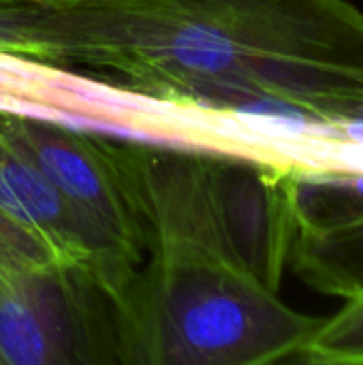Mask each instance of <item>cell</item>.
<instances>
[{
	"label": "cell",
	"mask_w": 363,
	"mask_h": 365,
	"mask_svg": "<svg viewBox=\"0 0 363 365\" xmlns=\"http://www.w3.org/2000/svg\"><path fill=\"white\" fill-rule=\"evenodd\" d=\"M297 361L310 365H363V293L344 299V306L321 327Z\"/></svg>",
	"instance_id": "cell-8"
},
{
	"label": "cell",
	"mask_w": 363,
	"mask_h": 365,
	"mask_svg": "<svg viewBox=\"0 0 363 365\" xmlns=\"http://www.w3.org/2000/svg\"><path fill=\"white\" fill-rule=\"evenodd\" d=\"M88 364H120L107 295L0 244V365Z\"/></svg>",
	"instance_id": "cell-3"
},
{
	"label": "cell",
	"mask_w": 363,
	"mask_h": 365,
	"mask_svg": "<svg viewBox=\"0 0 363 365\" xmlns=\"http://www.w3.org/2000/svg\"><path fill=\"white\" fill-rule=\"evenodd\" d=\"M0 220L30 242L49 265L88 276L107 295L103 261L90 231L2 122Z\"/></svg>",
	"instance_id": "cell-5"
},
{
	"label": "cell",
	"mask_w": 363,
	"mask_h": 365,
	"mask_svg": "<svg viewBox=\"0 0 363 365\" xmlns=\"http://www.w3.org/2000/svg\"><path fill=\"white\" fill-rule=\"evenodd\" d=\"M297 233H327L363 225V171L291 169Z\"/></svg>",
	"instance_id": "cell-7"
},
{
	"label": "cell",
	"mask_w": 363,
	"mask_h": 365,
	"mask_svg": "<svg viewBox=\"0 0 363 365\" xmlns=\"http://www.w3.org/2000/svg\"><path fill=\"white\" fill-rule=\"evenodd\" d=\"M289 267L310 289L351 299L363 293V225L297 233L289 252Z\"/></svg>",
	"instance_id": "cell-6"
},
{
	"label": "cell",
	"mask_w": 363,
	"mask_h": 365,
	"mask_svg": "<svg viewBox=\"0 0 363 365\" xmlns=\"http://www.w3.org/2000/svg\"><path fill=\"white\" fill-rule=\"evenodd\" d=\"M0 53L203 111L363 118V11L349 0L2 6Z\"/></svg>",
	"instance_id": "cell-1"
},
{
	"label": "cell",
	"mask_w": 363,
	"mask_h": 365,
	"mask_svg": "<svg viewBox=\"0 0 363 365\" xmlns=\"http://www.w3.org/2000/svg\"><path fill=\"white\" fill-rule=\"evenodd\" d=\"M109 150L135 210L141 263L113 306L120 364L267 365L297 359L323 323L242 261L218 154L143 141Z\"/></svg>",
	"instance_id": "cell-2"
},
{
	"label": "cell",
	"mask_w": 363,
	"mask_h": 365,
	"mask_svg": "<svg viewBox=\"0 0 363 365\" xmlns=\"http://www.w3.org/2000/svg\"><path fill=\"white\" fill-rule=\"evenodd\" d=\"M73 2H81V0H0V9L2 6H60V4H73Z\"/></svg>",
	"instance_id": "cell-9"
},
{
	"label": "cell",
	"mask_w": 363,
	"mask_h": 365,
	"mask_svg": "<svg viewBox=\"0 0 363 365\" xmlns=\"http://www.w3.org/2000/svg\"><path fill=\"white\" fill-rule=\"evenodd\" d=\"M0 122L90 231L113 308L143 252L137 216L116 169L109 137L6 111H0Z\"/></svg>",
	"instance_id": "cell-4"
}]
</instances>
